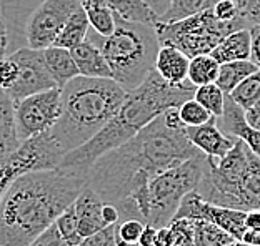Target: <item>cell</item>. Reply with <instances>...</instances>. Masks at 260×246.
<instances>
[{
  "label": "cell",
  "mask_w": 260,
  "mask_h": 246,
  "mask_svg": "<svg viewBox=\"0 0 260 246\" xmlns=\"http://www.w3.org/2000/svg\"><path fill=\"white\" fill-rule=\"evenodd\" d=\"M199 155L200 151L188 142L185 128H170L158 115L128 142L93 163L87 173L88 186L104 203L117 204L149 185L155 175Z\"/></svg>",
  "instance_id": "cell-1"
},
{
  "label": "cell",
  "mask_w": 260,
  "mask_h": 246,
  "mask_svg": "<svg viewBox=\"0 0 260 246\" xmlns=\"http://www.w3.org/2000/svg\"><path fill=\"white\" fill-rule=\"evenodd\" d=\"M87 185L88 177L62 168L17 177L0 201V244L28 246L72 207Z\"/></svg>",
  "instance_id": "cell-2"
},
{
  "label": "cell",
  "mask_w": 260,
  "mask_h": 246,
  "mask_svg": "<svg viewBox=\"0 0 260 246\" xmlns=\"http://www.w3.org/2000/svg\"><path fill=\"white\" fill-rule=\"evenodd\" d=\"M195 89L197 87L190 81L170 85L152 70L140 87L125 92L122 105L107 125L87 143L63 155L58 168L87 177L88 170L100 156L128 142L165 110L179 108L182 103L193 98Z\"/></svg>",
  "instance_id": "cell-3"
},
{
  "label": "cell",
  "mask_w": 260,
  "mask_h": 246,
  "mask_svg": "<svg viewBox=\"0 0 260 246\" xmlns=\"http://www.w3.org/2000/svg\"><path fill=\"white\" fill-rule=\"evenodd\" d=\"M60 90L62 113L50 133L65 155L95 137L125 98V90L112 78L79 75Z\"/></svg>",
  "instance_id": "cell-4"
},
{
  "label": "cell",
  "mask_w": 260,
  "mask_h": 246,
  "mask_svg": "<svg viewBox=\"0 0 260 246\" xmlns=\"http://www.w3.org/2000/svg\"><path fill=\"white\" fill-rule=\"evenodd\" d=\"M205 155L200 153L180 165L155 175L149 185L132 191L115 204L122 220H140L155 228L169 226L184 196L197 188L204 173Z\"/></svg>",
  "instance_id": "cell-5"
},
{
  "label": "cell",
  "mask_w": 260,
  "mask_h": 246,
  "mask_svg": "<svg viewBox=\"0 0 260 246\" xmlns=\"http://www.w3.org/2000/svg\"><path fill=\"white\" fill-rule=\"evenodd\" d=\"M87 40L95 44L109 63L112 80L125 92L142 85L152 70L160 49L155 28L127 22L117 17V27L109 37H100L90 28Z\"/></svg>",
  "instance_id": "cell-6"
},
{
  "label": "cell",
  "mask_w": 260,
  "mask_h": 246,
  "mask_svg": "<svg viewBox=\"0 0 260 246\" xmlns=\"http://www.w3.org/2000/svg\"><path fill=\"white\" fill-rule=\"evenodd\" d=\"M153 28L160 45L175 47L192 58L210 54L225 35L240 28H249V25L244 19L235 22L218 20L210 9L177 22H157Z\"/></svg>",
  "instance_id": "cell-7"
},
{
  "label": "cell",
  "mask_w": 260,
  "mask_h": 246,
  "mask_svg": "<svg viewBox=\"0 0 260 246\" xmlns=\"http://www.w3.org/2000/svg\"><path fill=\"white\" fill-rule=\"evenodd\" d=\"M63 155L49 130L23 142L14 153L0 158V201L17 177L28 172L55 170L60 167Z\"/></svg>",
  "instance_id": "cell-8"
},
{
  "label": "cell",
  "mask_w": 260,
  "mask_h": 246,
  "mask_svg": "<svg viewBox=\"0 0 260 246\" xmlns=\"http://www.w3.org/2000/svg\"><path fill=\"white\" fill-rule=\"evenodd\" d=\"M17 133L20 142H27L52 130L62 113V90L50 89L14 102Z\"/></svg>",
  "instance_id": "cell-9"
},
{
  "label": "cell",
  "mask_w": 260,
  "mask_h": 246,
  "mask_svg": "<svg viewBox=\"0 0 260 246\" xmlns=\"http://www.w3.org/2000/svg\"><path fill=\"white\" fill-rule=\"evenodd\" d=\"M80 5V0H44L28 15L25 23L27 47L34 50H45L54 45L65 22Z\"/></svg>",
  "instance_id": "cell-10"
},
{
  "label": "cell",
  "mask_w": 260,
  "mask_h": 246,
  "mask_svg": "<svg viewBox=\"0 0 260 246\" xmlns=\"http://www.w3.org/2000/svg\"><path fill=\"white\" fill-rule=\"evenodd\" d=\"M10 57L19 65V78L10 90L5 92L12 98V102H19L25 97L50 89H58L49 68H47L44 50L22 47V49L15 50L14 54H10Z\"/></svg>",
  "instance_id": "cell-11"
},
{
  "label": "cell",
  "mask_w": 260,
  "mask_h": 246,
  "mask_svg": "<svg viewBox=\"0 0 260 246\" xmlns=\"http://www.w3.org/2000/svg\"><path fill=\"white\" fill-rule=\"evenodd\" d=\"M187 138L200 153H204L210 160H220L230 150L234 148L235 140L234 137L223 133L217 127V118L214 116L210 121L204 123L200 127H185Z\"/></svg>",
  "instance_id": "cell-12"
},
{
  "label": "cell",
  "mask_w": 260,
  "mask_h": 246,
  "mask_svg": "<svg viewBox=\"0 0 260 246\" xmlns=\"http://www.w3.org/2000/svg\"><path fill=\"white\" fill-rule=\"evenodd\" d=\"M102 198L88 185L77 196V200L74 201V212L77 220V233L82 239L95 235L107 226L102 218Z\"/></svg>",
  "instance_id": "cell-13"
},
{
  "label": "cell",
  "mask_w": 260,
  "mask_h": 246,
  "mask_svg": "<svg viewBox=\"0 0 260 246\" xmlns=\"http://www.w3.org/2000/svg\"><path fill=\"white\" fill-rule=\"evenodd\" d=\"M244 108H240L232 98L227 95L223 112L220 116H217V127L229 135V137L240 138L249 145V148L260 158V132L253 130L245 121Z\"/></svg>",
  "instance_id": "cell-14"
},
{
  "label": "cell",
  "mask_w": 260,
  "mask_h": 246,
  "mask_svg": "<svg viewBox=\"0 0 260 246\" xmlns=\"http://www.w3.org/2000/svg\"><path fill=\"white\" fill-rule=\"evenodd\" d=\"M188 58L184 52H180L175 47L160 45L158 54L153 63V70L170 85H182L185 84L188 75Z\"/></svg>",
  "instance_id": "cell-15"
},
{
  "label": "cell",
  "mask_w": 260,
  "mask_h": 246,
  "mask_svg": "<svg viewBox=\"0 0 260 246\" xmlns=\"http://www.w3.org/2000/svg\"><path fill=\"white\" fill-rule=\"evenodd\" d=\"M70 54H72V58L82 77L112 78L107 60H105V57L102 55L99 47L92 44L90 40H85V42L74 47L70 50Z\"/></svg>",
  "instance_id": "cell-16"
},
{
  "label": "cell",
  "mask_w": 260,
  "mask_h": 246,
  "mask_svg": "<svg viewBox=\"0 0 260 246\" xmlns=\"http://www.w3.org/2000/svg\"><path fill=\"white\" fill-rule=\"evenodd\" d=\"M210 55L218 62V65L239 60H250V30L240 28L225 35Z\"/></svg>",
  "instance_id": "cell-17"
},
{
  "label": "cell",
  "mask_w": 260,
  "mask_h": 246,
  "mask_svg": "<svg viewBox=\"0 0 260 246\" xmlns=\"http://www.w3.org/2000/svg\"><path fill=\"white\" fill-rule=\"evenodd\" d=\"M22 145L15 123V108L12 98L0 89V158L7 156Z\"/></svg>",
  "instance_id": "cell-18"
},
{
  "label": "cell",
  "mask_w": 260,
  "mask_h": 246,
  "mask_svg": "<svg viewBox=\"0 0 260 246\" xmlns=\"http://www.w3.org/2000/svg\"><path fill=\"white\" fill-rule=\"evenodd\" d=\"M45 63L47 68L52 75V78L55 80V84L58 89H63L70 80H74L75 77H79V68H77L72 54L67 49L62 47H49L44 50Z\"/></svg>",
  "instance_id": "cell-19"
},
{
  "label": "cell",
  "mask_w": 260,
  "mask_h": 246,
  "mask_svg": "<svg viewBox=\"0 0 260 246\" xmlns=\"http://www.w3.org/2000/svg\"><path fill=\"white\" fill-rule=\"evenodd\" d=\"M88 30H90V23H88L87 14L80 2L79 7L74 10V14L69 17L67 22H65L60 33L57 35L54 47H62V49L72 50L74 47L85 42Z\"/></svg>",
  "instance_id": "cell-20"
},
{
  "label": "cell",
  "mask_w": 260,
  "mask_h": 246,
  "mask_svg": "<svg viewBox=\"0 0 260 246\" xmlns=\"http://www.w3.org/2000/svg\"><path fill=\"white\" fill-rule=\"evenodd\" d=\"M90 28L100 37H109L117 27V15L104 0H80Z\"/></svg>",
  "instance_id": "cell-21"
},
{
  "label": "cell",
  "mask_w": 260,
  "mask_h": 246,
  "mask_svg": "<svg viewBox=\"0 0 260 246\" xmlns=\"http://www.w3.org/2000/svg\"><path fill=\"white\" fill-rule=\"evenodd\" d=\"M109 7L115 12L117 17L135 23L153 27L158 22L157 15L147 7L144 0H104Z\"/></svg>",
  "instance_id": "cell-22"
},
{
  "label": "cell",
  "mask_w": 260,
  "mask_h": 246,
  "mask_svg": "<svg viewBox=\"0 0 260 246\" xmlns=\"http://www.w3.org/2000/svg\"><path fill=\"white\" fill-rule=\"evenodd\" d=\"M257 67L253 65L250 60H239V62H230L223 63L218 70V77L215 80V84L220 87L225 95H230L235 87L242 84L249 75L257 72Z\"/></svg>",
  "instance_id": "cell-23"
},
{
  "label": "cell",
  "mask_w": 260,
  "mask_h": 246,
  "mask_svg": "<svg viewBox=\"0 0 260 246\" xmlns=\"http://www.w3.org/2000/svg\"><path fill=\"white\" fill-rule=\"evenodd\" d=\"M218 70H220V65H218V62L210 54L192 57L190 63H188L187 80L193 87L215 84L218 77Z\"/></svg>",
  "instance_id": "cell-24"
},
{
  "label": "cell",
  "mask_w": 260,
  "mask_h": 246,
  "mask_svg": "<svg viewBox=\"0 0 260 246\" xmlns=\"http://www.w3.org/2000/svg\"><path fill=\"white\" fill-rule=\"evenodd\" d=\"M218 0H172L170 9L158 19V22H177L187 17L197 15L200 12L215 7Z\"/></svg>",
  "instance_id": "cell-25"
},
{
  "label": "cell",
  "mask_w": 260,
  "mask_h": 246,
  "mask_svg": "<svg viewBox=\"0 0 260 246\" xmlns=\"http://www.w3.org/2000/svg\"><path fill=\"white\" fill-rule=\"evenodd\" d=\"M235 239L222 228L205 220H195V246H229Z\"/></svg>",
  "instance_id": "cell-26"
},
{
  "label": "cell",
  "mask_w": 260,
  "mask_h": 246,
  "mask_svg": "<svg viewBox=\"0 0 260 246\" xmlns=\"http://www.w3.org/2000/svg\"><path fill=\"white\" fill-rule=\"evenodd\" d=\"M240 108H250L253 103L260 100V70L249 75L242 84H239L229 95Z\"/></svg>",
  "instance_id": "cell-27"
},
{
  "label": "cell",
  "mask_w": 260,
  "mask_h": 246,
  "mask_svg": "<svg viewBox=\"0 0 260 246\" xmlns=\"http://www.w3.org/2000/svg\"><path fill=\"white\" fill-rule=\"evenodd\" d=\"M193 98L217 118L223 112V105H225L227 95L217 84H209V85L197 87Z\"/></svg>",
  "instance_id": "cell-28"
},
{
  "label": "cell",
  "mask_w": 260,
  "mask_h": 246,
  "mask_svg": "<svg viewBox=\"0 0 260 246\" xmlns=\"http://www.w3.org/2000/svg\"><path fill=\"white\" fill-rule=\"evenodd\" d=\"M179 113L185 127H200L214 118V115L207 108H204L195 98H190L185 103H182L179 107Z\"/></svg>",
  "instance_id": "cell-29"
},
{
  "label": "cell",
  "mask_w": 260,
  "mask_h": 246,
  "mask_svg": "<svg viewBox=\"0 0 260 246\" xmlns=\"http://www.w3.org/2000/svg\"><path fill=\"white\" fill-rule=\"evenodd\" d=\"M169 228L174 235L172 246H195V220L174 218Z\"/></svg>",
  "instance_id": "cell-30"
},
{
  "label": "cell",
  "mask_w": 260,
  "mask_h": 246,
  "mask_svg": "<svg viewBox=\"0 0 260 246\" xmlns=\"http://www.w3.org/2000/svg\"><path fill=\"white\" fill-rule=\"evenodd\" d=\"M144 228H145V223L140 220H134V218L122 220L115 225V235L119 236L123 243L135 246V244H139V239H140L142 231H144Z\"/></svg>",
  "instance_id": "cell-31"
},
{
  "label": "cell",
  "mask_w": 260,
  "mask_h": 246,
  "mask_svg": "<svg viewBox=\"0 0 260 246\" xmlns=\"http://www.w3.org/2000/svg\"><path fill=\"white\" fill-rule=\"evenodd\" d=\"M19 78V65L10 55L0 60V89L4 92L10 90Z\"/></svg>",
  "instance_id": "cell-32"
},
{
  "label": "cell",
  "mask_w": 260,
  "mask_h": 246,
  "mask_svg": "<svg viewBox=\"0 0 260 246\" xmlns=\"http://www.w3.org/2000/svg\"><path fill=\"white\" fill-rule=\"evenodd\" d=\"M28 246H79V244H74L69 239H65L62 236V233L58 231L57 225L54 223L49 230H45L42 235L35 238Z\"/></svg>",
  "instance_id": "cell-33"
},
{
  "label": "cell",
  "mask_w": 260,
  "mask_h": 246,
  "mask_svg": "<svg viewBox=\"0 0 260 246\" xmlns=\"http://www.w3.org/2000/svg\"><path fill=\"white\" fill-rule=\"evenodd\" d=\"M235 4L247 25H260V0H235Z\"/></svg>",
  "instance_id": "cell-34"
},
{
  "label": "cell",
  "mask_w": 260,
  "mask_h": 246,
  "mask_svg": "<svg viewBox=\"0 0 260 246\" xmlns=\"http://www.w3.org/2000/svg\"><path fill=\"white\" fill-rule=\"evenodd\" d=\"M79 246H115V225H109L95 235L84 238Z\"/></svg>",
  "instance_id": "cell-35"
},
{
  "label": "cell",
  "mask_w": 260,
  "mask_h": 246,
  "mask_svg": "<svg viewBox=\"0 0 260 246\" xmlns=\"http://www.w3.org/2000/svg\"><path fill=\"white\" fill-rule=\"evenodd\" d=\"M212 10H214L217 19L222 22H235V20L242 19L235 0H218Z\"/></svg>",
  "instance_id": "cell-36"
},
{
  "label": "cell",
  "mask_w": 260,
  "mask_h": 246,
  "mask_svg": "<svg viewBox=\"0 0 260 246\" xmlns=\"http://www.w3.org/2000/svg\"><path fill=\"white\" fill-rule=\"evenodd\" d=\"M9 44H10L9 25H7V19H5V14H4V2L0 0V60H2L4 57H7Z\"/></svg>",
  "instance_id": "cell-37"
},
{
  "label": "cell",
  "mask_w": 260,
  "mask_h": 246,
  "mask_svg": "<svg viewBox=\"0 0 260 246\" xmlns=\"http://www.w3.org/2000/svg\"><path fill=\"white\" fill-rule=\"evenodd\" d=\"M250 62L260 70V25H250Z\"/></svg>",
  "instance_id": "cell-38"
},
{
  "label": "cell",
  "mask_w": 260,
  "mask_h": 246,
  "mask_svg": "<svg viewBox=\"0 0 260 246\" xmlns=\"http://www.w3.org/2000/svg\"><path fill=\"white\" fill-rule=\"evenodd\" d=\"M244 116L247 125L253 128V130L260 132V100L257 103H253L250 108H247L244 112Z\"/></svg>",
  "instance_id": "cell-39"
},
{
  "label": "cell",
  "mask_w": 260,
  "mask_h": 246,
  "mask_svg": "<svg viewBox=\"0 0 260 246\" xmlns=\"http://www.w3.org/2000/svg\"><path fill=\"white\" fill-rule=\"evenodd\" d=\"M102 218L105 221V225H117L120 221V213H119V208L112 203H104L102 207Z\"/></svg>",
  "instance_id": "cell-40"
},
{
  "label": "cell",
  "mask_w": 260,
  "mask_h": 246,
  "mask_svg": "<svg viewBox=\"0 0 260 246\" xmlns=\"http://www.w3.org/2000/svg\"><path fill=\"white\" fill-rule=\"evenodd\" d=\"M144 2L157 15V19H160L165 12L170 9V5H172V0H144Z\"/></svg>",
  "instance_id": "cell-41"
},
{
  "label": "cell",
  "mask_w": 260,
  "mask_h": 246,
  "mask_svg": "<svg viewBox=\"0 0 260 246\" xmlns=\"http://www.w3.org/2000/svg\"><path fill=\"white\" fill-rule=\"evenodd\" d=\"M157 230L158 228H155V226L145 225L144 231H142V235H140V239H139V246H155Z\"/></svg>",
  "instance_id": "cell-42"
},
{
  "label": "cell",
  "mask_w": 260,
  "mask_h": 246,
  "mask_svg": "<svg viewBox=\"0 0 260 246\" xmlns=\"http://www.w3.org/2000/svg\"><path fill=\"white\" fill-rule=\"evenodd\" d=\"M174 244V235L169 226L158 228L155 236V246H172Z\"/></svg>",
  "instance_id": "cell-43"
},
{
  "label": "cell",
  "mask_w": 260,
  "mask_h": 246,
  "mask_svg": "<svg viewBox=\"0 0 260 246\" xmlns=\"http://www.w3.org/2000/svg\"><path fill=\"white\" fill-rule=\"evenodd\" d=\"M245 226H247V230L260 231V210H252V212H247Z\"/></svg>",
  "instance_id": "cell-44"
},
{
  "label": "cell",
  "mask_w": 260,
  "mask_h": 246,
  "mask_svg": "<svg viewBox=\"0 0 260 246\" xmlns=\"http://www.w3.org/2000/svg\"><path fill=\"white\" fill-rule=\"evenodd\" d=\"M242 241L249 243L250 246H260V231H253V230H247Z\"/></svg>",
  "instance_id": "cell-45"
},
{
  "label": "cell",
  "mask_w": 260,
  "mask_h": 246,
  "mask_svg": "<svg viewBox=\"0 0 260 246\" xmlns=\"http://www.w3.org/2000/svg\"><path fill=\"white\" fill-rule=\"evenodd\" d=\"M232 246H250V244L245 243V241H242V239H235V241L232 243Z\"/></svg>",
  "instance_id": "cell-46"
},
{
  "label": "cell",
  "mask_w": 260,
  "mask_h": 246,
  "mask_svg": "<svg viewBox=\"0 0 260 246\" xmlns=\"http://www.w3.org/2000/svg\"><path fill=\"white\" fill-rule=\"evenodd\" d=\"M229 246H232V244H229Z\"/></svg>",
  "instance_id": "cell-47"
},
{
  "label": "cell",
  "mask_w": 260,
  "mask_h": 246,
  "mask_svg": "<svg viewBox=\"0 0 260 246\" xmlns=\"http://www.w3.org/2000/svg\"><path fill=\"white\" fill-rule=\"evenodd\" d=\"M0 246H4V244H0Z\"/></svg>",
  "instance_id": "cell-48"
},
{
  "label": "cell",
  "mask_w": 260,
  "mask_h": 246,
  "mask_svg": "<svg viewBox=\"0 0 260 246\" xmlns=\"http://www.w3.org/2000/svg\"><path fill=\"white\" fill-rule=\"evenodd\" d=\"M135 246H139V244H135Z\"/></svg>",
  "instance_id": "cell-49"
}]
</instances>
